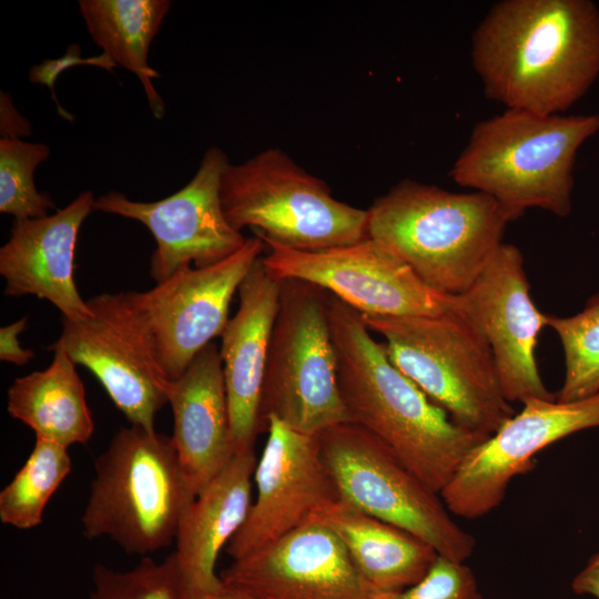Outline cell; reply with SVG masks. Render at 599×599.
Listing matches in <instances>:
<instances>
[{"instance_id": "8992f818", "label": "cell", "mask_w": 599, "mask_h": 599, "mask_svg": "<svg viewBox=\"0 0 599 599\" xmlns=\"http://www.w3.org/2000/svg\"><path fill=\"white\" fill-rule=\"evenodd\" d=\"M362 317L384 337L392 363L456 424L490 436L515 415L489 345L458 313Z\"/></svg>"}, {"instance_id": "ffe728a7", "label": "cell", "mask_w": 599, "mask_h": 599, "mask_svg": "<svg viewBox=\"0 0 599 599\" xmlns=\"http://www.w3.org/2000/svg\"><path fill=\"white\" fill-rule=\"evenodd\" d=\"M166 396L173 415L171 437L195 497L235 455L223 365L214 342L170 382Z\"/></svg>"}, {"instance_id": "f1b7e54d", "label": "cell", "mask_w": 599, "mask_h": 599, "mask_svg": "<svg viewBox=\"0 0 599 599\" xmlns=\"http://www.w3.org/2000/svg\"><path fill=\"white\" fill-rule=\"evenodd\" d=\"M372 599H485L477 579L465 562L436 558L425 577L399 591H375Z\"/></svg>"}, {"instance_id": "d6986e66", "label": "cell", "mask_w": 599, "mask_h": 599, "mask_svg": "<svg viewBox=\"0 0 599 599\" xmlns=\"http://www.w3.org/2000/svg\"><path fill=\"white\" fill-rule=\"evenodd\" d=\"M280 281L262 256L238 287L240 305L222 333L220 355L235 454L254 450L265 428L261 417L271 336L278 311Z\"/></svg>"}, {"instance_id": "83f0119b", "label": "cell", "mask_w": 599, "mask_h": 599, "mask_svg": "<svg viewBox=\"0 0 599 599\" xmlns=\"http://www.w3.org/2000/svg\"><path fill=\"white\" fill-rule=\"evenodd\" d=\"M50 156V148L22 139H0V212L14 220L44 217L54 209L34 184L35 167Z\"/></svg>"}, {"instance_id": "d4e9b609", "label": "cell", "mask_w": 599, "mask_h": 599, "mask_svg": "<svg viewBox=\"0 0 599 599\" xmlns=\"http://www.w3.org/2000/svg\"><path fill=\"white\" fill-rule=\"evenodd\" d=\"M71 471L68 448L35 437L22 467L0 491V520L21 530L42 522L47 504Z\"/></svg>"}, {"instance_id": "7c38bea8", "label": "cell", "mask_w": 599, "mask_h": 599, "mask_svg": "<svg viewBox=\"0 0 599 599\" xmlns=\"http://www.w3.org/2000/svg\"><path fill=\"white\" fill-rule=\"evenodd\" d=\"M87 303L91 315L83 321L63 318L61 335L49 349L60 348L88 368L131 425L155 429L171 380L148 333L125 293L101 294Z\"/></svg>"}, {"instance_id": "9a60e30c", "label": "cell", "mask_w": 599, "mask_h": 599, "mask_svg": "<svg viewBox=\"0 0 599 599\" xmlns=\"http://www.w3.org/2000/svg\"><path fill=\"white\" fill-rule=\"evenodd\" d=\"M456 297L457 313L491 349L506 399L511 404L555 399L542 382L535 356L547 314L531 298L520 250L502 243L471 286Z\"/></svg>"}, {"instance_id": "e0dca14e", "label": "cell", "mask_w": 599, "mask_h": 599, "mask_svg": "<svg viewBox=\"0 0 599 599\" xmlns=\"http://www.w3.org/2000/svg\"><path fill=\"white\" fill-rule=\"evenodd\" d=\"M224 585L251 599H372L335 534L311 518L225 568Z\"/></svg>"}, {"instance_id": "4316f807", "label": "cell", "mask_w": 599, "mask_h": 599, "mask_svg": "<svg viewBox=\"0 0 599 599\" xmlns=\"http://www.w3.org/2000/svg\"><path fill=\"white\" fill-rule=\"evenodd\" d=\"M92 583L89 599H195L174 552L162 561L142 558L125 571L97 564Z\"/></svg>"}, {"instance_id": "836d02e7", "label": "cell", "mask_w": 599, "mask_h": 599, "mask_svg": "<svg viewBox=\"0 0 599 599\" xmlns=\"http://www.w3.org/2000/svg\"><path fill=\"white\" fill-rule=\"evenodd\" d=\"M205 599H251L244 593L226 586L222 581V586L211 596Z\"/></svg>"}, {"instance_id": "ba28073f", "label": "cell", "mask_w": 599, "mask_h": 599, "mask_svg": "<svg viewBox=\"0 0 599 599\" xmlns=\"http://www.w3.org/2000/svg\"><path fill=\"white\" fill-rule=\"evenodd\" d=\"M280 281L275 318L263 385L261 417L317 435L351 422L338 383L329 301L325 290L296 278Z\"/></svg>"}, {"instance_id": "3957f363", "label": "cell", "mask_w": 599, "mask_h": 599, "mask_svg": "<svg viewBox=\"0 0 599 599\" xmlns=\"http://www.w3.org/2000/svg\"><path fill=\"white\" fill-rule=\"evenodd\" d=\"M367 234L435 291L464 293L517 220L493 197L404 180L367 210Z\"/></svg>"}, {"instance_id": "7402d4cb", "label": "cell", "mask_w": 599, "mask_h": 599, "mask_svg": "<svg viewBox=\"0 0 599 599\" xmlns=\"http://www.w3.org/2000/svg\"><path fill=\"white\" fill-rule=\"evenodd\" d=\"M311 518L329 528L368 586L379 592L399 591L422 580L438 557L413 534L364 514L342 500Z\"/></svg>"}, {"instance_id": "5b68a950", "label": "cell", "mask_w": 599, "mask_h": 599, "mask_svg": "<svg viewBox=\"0 0 599 599\" xmlns=\"http://www.w3.org/2000/svg\"><path fill=\"white\" fill-rule=\"evenodd\" d=\"M194 498L171 436L122 427L94 460L82 531L88 539L108 537L126 554L149 555L175 540Z\"/></svg>"}, {"instance_id": "52a82bcc", "label": "cell", "mask_w": 599, "mask_h": 599, "mask_svg": "<svg viewBox=\"0 0 599 599\" xmlns=\"http://www.w3.org/2000/svg\"><path fill=\"white\" fill-rule=\"evenodd\" d=\"M221 201L229 223L251 227L263 241L321 251L368 236L367 210L336 200L327 184L280 149H267L222 174Z\"/></svg>"}, {"instance_id": "f546056e", "label": "cell", "mask_w": 599, "mask_h": 599, "mask_svg": "<svg viewBox=\"0 0 599 599\" xmlns=\"http://www.w3.org/2000/svg\"><path fill=\"white\" fill-rule=\"evenodd\" d=\"M81 52V47L79 44L71 43L62 57L57 59H47L40 64L33 65L29 71L30 82L33 84L45 85L48 89H50L58 113L64 120L70 122L74 120L73 115L61 106L55 94L54 84L58 77L67 69L81 64L98 67L106 71H112L115 67H118L113 60L103 52L88 58H82Z\"/></svg>"}, {"instance_id": "30bf717a", "label": "cell", "mask_w": 599, "mask_h": 599, "mask_svg": "<svg viewBox=\"0 0 599 599\" xmlns=\"http://www.w3.org/2000/svg\"><path fill=\"white\" fill-rule=\"evenodd\" d=\"M262 262L276 278L312 283L362 315L440 316L457 313L456 295L439 293L400 258L367 236L321 251L263 241Z\"/></svg>"}, {"instance_id": "2e32d148", "label": "cell", "mask_w": 599, "mask_h": 599, "mask_svg": "<svg viewBox=\"0 0 599 599\" xmlns=\"http://www.w3.org/2000/svg\"><path fill=\"white\" fill-rule=\"evenodd\" d=\"M266 432L253 476L255 500L225 548L233 560L276 541L339 500L317 435L297 432L274 416L267 418Z\"/></svg>"}, {"instance_id": "6da1fadb", "label": "cell", "mask_w": 599, "mask_h": 599, "mask_svg": "<svg viewBox=\"0 0 599 599\" xmlns=\"http://www.w3.org/2000/svg\"><path fill=\"white\" fill-rule=\"evenodd\" d=\"M485 95L506 106L555 115L599 77V9L590 0H502L471 40Z\"/></svg>"}, {"instance_id": "d6a6232c", "label": "cell", "mask_w": 599, "mask_h": 599, "mask_svg": "<svg viewBox=\"0 0 599 599\" xmlns=\"http://www.w3.org/2000/svg\"><path fill=\"white\" fill-rule=\"evenodd\" d=\"M571 589L576 595L591 596L599 599V550L589 558L585 567L573 577Z\"/></svg>"}, {"instance_id": "44dd1931", "label": "cell", "mask_w": 599, "mask_h": 599, "mask_svg": "<svg viewBox=\"0 0 599 599\" xmlns=\"http://www.w3.org/2000/svg\"><path fill=\"white\" fill-rule=\"evenodd\" d=\"M256 464L254 450L235 454L182 514L173 552L195 599L222 586L216 561L247 517Z\"/></svg>"}, {"instance_id": "603a6c76", "label": "cell", "mask_w": 599, "mask_h": 599, "mask_svg": "<svg viewBox=\"0 0 599 599\" xmlns=\"http://www.w3.org/2000/svg\"><path fill=\"white\" fill-rule=\"evenodd\" d=\"M51 351L54 356L45 369L18 377L9 387L8 413L29 426L35 437L67 448L87 444L94 422L84 385L67 353L60 348Z\"/></svg>"}, {"instance_id": "8fae6325", "label": "cell", "mask_w": 599, "mask_h": 599, "mask_svg": "<svg viewBox=\"0 0 599 599\" xmlns=\"http://www.w3.org/2000/svg\"><path fill=\"white\" fill-rule=\"evenodd\" d=\"M264 250L261 237H247L236 252L216 263L183 266L148 291L125 292L170 380L179 378L222 335L232 297Z\"/></svg>"}, {"instance_id": "cb8c5ba5", "label": "cell", "mask_w": 599, "mask_h": 599, "mask_svg": "<svg viewBox=\"0 0 599 599\" xmlns=\"http://www.w3.org/2000/svg\"><path fill=\"white\" fill-rule=\"evenodd\" d=\"M171 2L169 0H80V14L93 42L116 65L133 72L144 89L156 119L165 113L153 85L160 73L148 62L149 49Z\"/></svg>"}, {"instance_id": "4fadbf2b", "label": "cell", "mask_w": 599, "mask_h": 599, "mask_svg": "<svg viewBox=\"0 0 599 599\" xmlns=\"http://www.w3.org/2000/svg\"><path fill=\"white\" fill-rule=\"evenodd\" d=\"M227 155L217 146L203 155L193 179L174 194L155 202H140L110 191L95 199L93 211L141 222L156 247L150 273L163 282L183 266L202 267L236 252L246 241L225 217L221 201L222 174Z\"/></svg>"}, {"instance_id": "9c48e42d", "label": "cell", "mask_w": 599, "mask_h": 599, "mask_svg": "<svg viewBox=\"0 0 599 599\" xmlns=\"http://www.w3.org/2000/svg\"><path fill=\"white\" fill-rule=\"evenodd\" d=\"M317 437L339 500L413 534L439 556L460 562L471 557L475 537L380 439L354 422L333 425Z\"/></svg>"}, {"instance_id": "ac0fdd59", "label": "cell", "mask_w": 599, "mask_h": 599, "mask_svg": "<svg viewBox=\"0 0 599 599\" xmlns=\"http://www.w3.org/2000/svg\"><path fill=\"white\" fill-rule=\"evenodd\" d=\"M94 201L91 191H83L53 214L13 221L10 237L0 248L7 296L34 295L53 304L70 321L91 315L75 285L74 256L80 227L93 211Z\"/></svg>"}, {"instance_id": "4dcf8cb0", "label": "cell", "mask_w": 599, "mask_h": 599, "mask_svg": "<svg viewBox=\"0 0 599 599\" xmlns=\"http://www.w3.org/2000/svg\"><path fill=\"white\" fill-rule=\"evenodd\" d=\"M27 322L28 316H23L0 328V359L2 362L21 366L34 357L33 351L21 347L18 339L19 334L26 329Z\"/></svg>"}, {"instance_id": "484cf974", "label": "cell", "mask_w": 599, "mask_h": 599, "mask_svg": "<svg viewBox=\"0 0 599 599\" xmlns=\"http://www.w3.org/2000/svg\"><path fill=\"white\" fill-rule=\"evenodd\" d=\"M547 326L557 334L564 351L565 376L556 395L567 403L599 393V294L572 316L547 314Z\"/></svg>"}, {"instance_id": "1f68e13d", "label": "cell", "mask_w": 599, "mask_h": 599, "mask_svg": "<svg viewBox=\"0 0 599 599\" xmlns=\"http://www.w3.org/2000/svg\"><path fill=\"white\" fill-rule=\"evenodd\" d=\"M0 129L1 138L21 139L30 135L31 126L12 103L8 93L0 95Z\"/></svg>"}, {"instance_id": "5bb4252c", "label": "cell", "mask_w": 599, "mask_h": 599, "mask_svg": "<svg viewBox=\"0 0 599 599\" xmlns=\"http://www.w3.org/2000/svg\"><path fill=\"white\" fill-rule=\"evenodd\" d=\"M599 427V393L575 402L531 398L464 459L439 496L451 515L477 519L505 499L511 480L535 456L583 429Z\"/></svg>"}, {"instance_id": "277c9868", "label": "cell", "mask_w": 599, "mask_h": 599, "mask_svg": "<svg viewBox=\"0 0 599 599\" xmlns=\"http://www.w3.org/2000/svg\"><path fill=\"white\" fill-rule=\"evenodd\" d=\"M599 131V114L539 115L506 109L478 122L449 175L496 200L516 219L530 207L566 217L580 146Z\"/></svg>"}, {"instance_id": "7a4b0ae2", "label": "cell", "mask_w": 599, "mask_h": 599, "mask_svg": "<svg viewBox=\"0 0 599 599\" xmlns=\"http://www.w3.org/2000/svg\"><path fill=\"white\" fill-rule=\"evenodd\" d=\"M329 319L351 422L380 439L428 489L440 494L488 436L456 424L392 363L362 314L332 294Z\"/></svg>"}]
</instances>
